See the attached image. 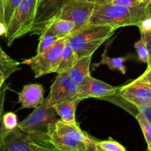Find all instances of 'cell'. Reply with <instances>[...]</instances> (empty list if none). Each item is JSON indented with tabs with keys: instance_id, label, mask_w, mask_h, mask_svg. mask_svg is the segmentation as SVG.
Returning <instances> with one entry per match:
<instances>
[{
	"instance_id": "obj_1",
	"label": "cell",
	"mask_w": 151,
	"mask_h": 151,
	"mask_svg": "<svg viewBox=\"0 0 151 151\" xmlns=\"http://www.w3.org/2000/svg\"><path fill=\"white\" fill-rule=\"evenodd\" d=\"M94 8L90 18L91 24L109 25L115 29L127 26L139 27L147 17L145 5L126 7L101 1H94Z\"/></svg>"
},
{
	"instance_id": "obj_2",
	"label": "cell",
	"mask_w": 151,
	"mask_h": 151,
	"mask_svg": "<svg viewBox=\"0 0 151 151\" xmlns=\"http://www.w3.org/2000/svg\"><path fill=\"white\" fill-rule=\"evenodd\" d=\"M116 29L109 25L88 24L72 32L66 40L78 58L93 55L96 50L114 34Z\"/></svg>"
},
{
	"instance_id": "obj_3",
	"label": "cell",
	"mask_w": 151,
	"mask_h": 151,
	"mask_svg": "<svg viewBox=\"0 0 151 151\" xmlns=\"http://www.w3.org/2000/svg\"><path fill=\"white\" fill-rule=\"evenodd\" d=\"M57 120L54 107L50 106L47 99L24 120L18 127L29 134L32 139L41 146L49 147L48 131L50 125Z\"/></svg>"
},
{
	"instance_id": "obj_4",
	"label": "cell",
	"mask_w": 151,
	"mask_h": 151,
	"mask_svg": "<svg viewBox=\"0 0 151 151\" xmlns=\"http://www.w3.org/2000/svg\"><path fill=\"white\" fill-rule=\"evenodd\" d=\"M38 0H22L7 25L5 39L8 47L14 41L29 33L35 19Z\"/></svg>"
},
{
	"instance_id": "obj_5",
	"label": "cell",
	"mask_w": 151,
	"mask_h": 151,
	"mask_svg": "<svg viewBox=\"0 0 151 151\" xmlns=\"http://www.w3.org/2000/svg\"><path fill=\"white\" fill-rule=\"evenodd\" d=\"M66 41V38L58 40L52 46L41 55L24 60L22 63L30 66L36 78L47 74L56 72Z\"/></svg>"
},
{
	"instance_id": "obj_6",
	"label": "cell",
	"mask_w": 151,
	"mask_h": 151,
	"mask_svg": "<svg viewBox=\"0 0 151 151\" xmlns=\"http://www.w3.org/2000/svg\"><path fill=\"white\" fill-rule=\"evenodd\" d=\"M94 4V1L69 0L63 5L57 17L73 22L75 30H77L89 24Z\"/></svg>"
},
{
	"instance_id": "obj_7",
	"label": "cell",
	"mask_w": 151,
	"mask_h": 151,
	"mask_svg": "<svg viewBox=\"0 0 151 151\" xmlns=\"http://www.w3.org/2000/svg\"><path fill=\"white\" fill-rule=\"evenodd\" d=\"M75 99H80L79 86L70 78L68 72L58 74L47 97L49 104L54 107L62 102Z\"/></svg>"
},
{
	"instance_id": "obj_8",
	"label": "cell",
	"mask_w": 151,
	"mask_h": 151,
	"mask_svg": "<svg viewBox=\"0 0 151 151\" xmlns=\"http://www.w3.org/2000/svg\"><path fill=\"white\" fill-rule=\"evenodd\" d=\"M69 0H40L29 33L41 35L50 22L58 16L62 7Z\"/></svg>"
},
{
	"instance_id": "obj_9",
	"label": "cell",
	"mask_w": 151,
	"mask_h": 151,
	"mask_svg": "<svg viewBox=\"0 0 151 151\" xmlns=\"http://www.w3.org/2000/svg\"><path fill=\"white\" fill-rule=\"evenodd\" d=\"M39 146L29 134L17 126L6 133L0 151H37Z\"/></svg>"
},
{
	"instance_id": "obj_10",
	"label": "cell",
	"mask_w": 151,
	"mask_h": 151,
	"mask_svg": "<svg viewBox=\"0 0 151 151\" xmlns=\"http://www.w3.org/2000/svg\"><path fill=\"white\" fill-rule=\"evenodd\" d=\"M119 89V87L114 86L90 75L79 86V97L81 100L88 98L104 100L117 94Z\"/></svg>"
},
{
	"instance_id": "obj_11",
	"label": "cell",
	"mask_w": 151,
	"mask_h": 151,
	"mask_svg": "<svg viewBox=\"0 0 151 151\" xmlns=\"http://www.w3.org/2000/svg\"><path fill=\"white\" fill-rule=\"evenodd\" d=\"M124 101L139 108L151 103V89L146 83L131 81L125 86L119 87L117 94Z\"/></svg>"
},
{
	"instance_id": "obj_12",
	"label": "cell",
	"mask_w": 151,
	"mask_h": 151,
	"mask_svg": "<svg viewBox=\"0 0 151 151\" xmlns=\"http://www.w3.org/2000/svg\"><path fill=\"white\" fill-rule=\"evenodd\" d=\"M55 122L51 124L49 128V147L58 151H86L87 143L81 142L58 134L55 130Z\"/></svg>"
},
{
	"instance_id": "obj_13",
	"label": "cell",
	"mask_w": 151,
	"mask_h": 151,
	"mask_svg": "<svg viewBox=\"0 0 151 151\" xmlns=\"http://www.w3.org/2000/svg\"><path fill=\"white\" fill-rule=\"evenodd\" d=\"M18 95V103L21 104V109H35L45 100L44 87L41 84L25 85Z\"/></svg>"
},
{
	"instance_id": "obj_14",
	"label": "cell",
	"mask_w": 151,
	"mask_h": 151,
	"mask_svg": "<svg viewBox=\"0 0 151 151\" xmlns=\"http://www.w3.org/2000/svg\"><path fill=\"white\" fill-rule=\"evenodd\" d=\"M55 130L60 135L66 136L72 139L83 143H88L91 138L88 134L81 130L78 124L72 125L66 123L60 119H57L55 122Z\"/></svg>"
},
{
	"instance_id": "obj_15",
	"label": "cell",
	"mask_w": 151,
	"mask_h": 151,
	"mask_svg": "<svg viewBox=\"0 0 151 151\" xmlns=\"http://www.w3.org/2000/svg\"><path fill=\"white\" fill-rule=\"evenodd\" d=\"M93 55L80 58L73 67L68 72L70 78L79 86L87 77L90 76V66Z\"/></svg>"
},
{
	"instance_id": "obj_16",
	"label": "cell",
	"mask_w": 151,
	"mask_h": 151,
	"mask_svg": "<svg viewBox=\"0 0 151 151\" xmlns=\"http://www.w3.org/2000/svg\"><path fill=\"white\" fill-rule=\"evenodd\" d=\"M81 101V99H75L63 101L54 106L56 114L58 115L60 119L69 124H78L75 118V113L78 105Z\"/></svg>"
},
{
	"instance_id": "obj_17",
	"label": "cell",
	"mask_w": 151,
	"mask_h": 151,
	"mask_svg": "<svg viewBox=\"0 0 151 151\" xmlns=\"http://www.w3.org/2000/svg\"><path fill=\"white\" fill-rule=\"evenodd\" d=\"M46 28L58 38H66L73 31H75V25L70 21L56 17L50 22Z\"/></svg>"
},
{
	"instance_id": "obj_18",
	"label": "cell",
	"mask_w": 151,
	"mask_h": 151,
	"mask_svg": "<svg viewBox=\"0 0 151 151\" xmlns=\"http://www.w3.org/2000/svg\"><path fill=\"white\" fill-rule=\"evenodd\" d=\"M78 59H79L78 56L66 40L64 48L62 52L60 63L55 73L62 74L64 72H68L77 63Z\"/></svg>"
},
{
	"instance_id": "obj_19",
	"label": "cell",
	"mask_w": 151,
	"mask_h": 151,
	"mask_svg": "<svg viewBox=\"0 0 151 151\" xmlns=\"http://www.w3.org/2000/svg\"><path fill=\"white\" fill-rule=\"evenodd\" d=\"M127 58L124 57H116L111 58L107 55L106 51L102 55L101 60L95 65V67H97L101 65H106L111 70H117L121 73L125 75L126 73V67L125 66V62Z\"/></svg>"
},
{
	"instance_id": "obj_20",
	"label": "cell",
	"mask_w": 151,
	"mask_h": 151,
	"mask_svg": "<svg viewBox=\"0 0 151 151\" xmlns=\"http://www.w3.org/2000/svg\"><path fill=\"white\" fill-rule=\"evenodd\" d=\"M19 64H20L19 62L13 60L8 55L6 54L5 52L1 49L0 46V69L3 71L6 78L14 73L16 71L19 70V68L18 66Z\"/></svg>"
},
{
	"instance_id": "obj_21",
	"label": "cell",
	"mask_w": 151,
	"mask_h": 151,
	"mask_svg": "<svg viewBox=\"0 0 151 151\" xmlns=\"http://www.w3.org/2000/svg\"><path fill=\"white\" fill-rule=\"evenodd\" d=\"M60 39L54 35L52 32H50L48 29L46 28L44 32L40 35L39 44L37 48V53L35 55H38L48 50L51 46H52L58 40Z\"/></svg>"
},
{
	"instance_id": "obj_22",
	"label": "cell",
	"mask_w": 151,
	"mask_h": 151,
	"mask_svg": "<svg viewBox=\"0 0 151 151\" xmlns=\"http://www.w3.org/2000/svg\"><path fill=\"white\" fill-rule=\"evenodd\" d=\"M135 117L141 127L142 131L147 144V148H151V123L140 112H138Z\"/></svg>"
},
{
	"instance_id": "obj_23",
	"label": "cell",
	"mask_w": 151,
	"mask_h": 151,
	"mask_svg": "<svg viewBox=\"0 0 151 151\" xmlns=\"http://www.w3.org/2000/svg\"><path fill=\"white\" fill-rule=\"evenodd\" d=\"M96 145L103 151H127L123 145L112 139L103 141H96Z\"/></svg>"
},
{
	"instance_id": "obj_24",
	"label": "cell",
	"mask_w": 151,
	"mask_h": 151,
	"mask_svg": "<svg viewBox=\"0 0 151 151\" xmlns=\"http://www.w3.org/2000/svg\"><path fill=\"white\" fill-rule=\"evenodd\" d=\"M8 89L7 86H2L1 89L0 90V145H1V142L3 141L4 135L7 132L4 130V126H3L2 122V117L4 115V101H5L6 94H7V91Z\"/></svg>"
},
{
	"instance_id": "obj_25",
	"label": "cell",
	"mask_w": 151,
	"mask_h": 151,
	"mask_svg": "<svg viewBox=\"0 0 151 151\" xmlns=\"http://www.w3.org/2000/svg\"><path fill=\"white\" fill-rule=\"evenodd\" d=\"M3 126L6 132L12 131L18 126V117L13 112H7L4 114L2 117Z\"/></svg>"
},
{
	"instance_id": "obj_26",
	"label": "cell",
	"mask_w": 151,
	"mask_h": 151,
	"mask_svg": "<svg viewBox=\"0 0 151 151\" xmlns=\"http://www.w3.org/2000/svg\"><path fill=\"white\" fill-rule=\"evenodd\" d=\"M22 0H6L5 6H4V24L7 27V24L10 22L13 13L20 4Z\"/></svg>"
},
{
	"instance_id": "obj_27",
	"label": "cell",
	"mask_w": 151,
	"mask_h": 151,
	"mask_svg": "<svg viewBox=\"0 0 151 151\" xmlns=\"http://www.w3.org/2000/svg\"><path fill=\"white\" fill-rule=\"evenodd\" d=\"M134 47L137 50L139 59L143 63H147V61H148V52H147V47H146L144 40L142 38H140L139 41L135 43Z\"/></svg>"
},
{
	"instance_id": "obj_28",
	"label": "cell",
	"mask_w": 151,
	"mask_h": 151,
	"mask_svg": "<svg viewBox=\"0 0 151 151\" xmlns=\"http://www.w3.org/2000/svg\"><path fill=\"white\" fill-rule=\"evenodd\" d=\"M96 1L126 7H137L142 4L139 0H96Z\"/></svg>"
},
{
	"instance_id": "obj_29",
	"label": "cell",
	"mask_w": 151,
	"mask_h": 151,
	"mask_svg": "<svg viewBox=\"0 0 151 151\" xmlns=\"http://www.w3.org/2000/svg\"><path fill=\"white\" fill-rule=\"evenodd\" d=\"M141 38L144 40L148 52V61H147V68H151V29L147 31L140 30Z\"/></svg>"
},
{
	"instance_id": "obj_30",
	"label": "cell",
	"mask_w": 151,
	"mask_h": 151,
	"mask_svg": "<svg viewBox=\"0 0 151 151\" xmlns=\"http://www.w3.org/2000/svg\"><path fill=\"white\" fill-rule=\"evenodd\" d=\"M137 109H138V111L142 114L145 116L146 119L151 123V103L142 105L137 108Z\"/></svg>"
},
{
	"instance_id": "obj_31",
	"label": "cell",
	"mask_w": 151,
	"mask_h": 151,
	"mask_svg": "<svg viewBox=\"0 0 151 151\" xmlns=\"http://www.w3.org/2000/svg\"><path fill=\"white\" fill-rule=\"evenodd\" d=\"M134 82L143 83H151V68L146 69L145 72L137 78L136 80L133 81Z\"/></svg>"
},
{
	"instance_id": "obj_32",
	"label": "cell",
	"mask_w": 151,
	"mask_h": 151,
	"mask_svg": "<svg viewBox=\"0 0 151 151\" xmlns=\"http://www.w3.org/2000/svg\"><path fill=\"white\" fill-rule=\"evenodd\" d=\"M86 151H99L96 145V140L93 139L92 138L90 139V140L87 143Z\"/></svg>"
},
{
	"instance_id": "obj_33",
	"label": "cell",
	"mask_w": 151,
	"mask_h": 151,
	"mask_svg": "<svg viewBox=\"0 0 151 151\" xmlns=\"http://www.w3.org/2000/svg\"><path fill=\"white\" fill-rule=\"evenodd\" d=\"M6 0H0V23L4 24V6H5Z\"/></svg>"
},
{
	"instance_id": "obj_34",
	"label": "cell",
	"mask_w": 151,
	"mask_h": 151,
	"mask_svg": "<svg viewBox=\"0 0 151 151\" xmlns=\"http://www.w3.org/2000/svg\"><path fill=\"white\" fill-rule=\"evenodd\" d=\"M6 79H7V78H6V76L5 75H4V73L3 72L2 70L0 69V90H1V88H2L3 85H4V81H5Z\"/></svg>"
},
{
	"instance_id": "obj_35",
	"label": "cell",
	"mask_w": 151,
	"mask_h": 151,
	"mask_svg": "<svg viewBox=\"0 0 151 151\" xmlns=\"http://www.w3.org/2000/svg\"><path fill=\"white\" fill-rule=\"evenodd\" d=\"M37 151H58V150H55V149L52 148V147H45V146L40 145Z\"/></svg>"
},
{
	"instance_id": "obj_36",
	"label": "cell",
	"mask_w": 151,
	"mask_h": 151,
	"mask_svg": "<svg viewBox=\"0 0 151 151\" xmlns=\"http://www.w3.org/2000/svg\"><path fill=\"white\" fill-rule=\"evenodd\" d=\"M6 30H7V27L5 24L2 23H0V35H5Z\"/></svg>"
},
{
	"instance_id": "obj_37",
	"label": "cell",
	"mask_w": 151,
	"mask_h": 151,
	"mask_svg": "<svg viewBox=\"0 0 151 151\" xmlns=\"http://www.w3.org/2000/svg\"><path fill=\"white\" fill-rule=\"evenodd\" d=\"M145 10H146V13H147V16L151 18V2L148 4V5L146 6Z\"/></svg>"
},
{
	"instance_id": "obj_38",
	"label": "cell",
	"mask_w": 151,
	"mask_h": 151,
	"mask_svg": "<svg viewBox=\"0 0 151 151\" xmlns=\"http://www.w3.org/2000/svg\"><path fill=\"white\" fill-rule=\"evenodd\" d=\"M139 1L142 4H145V7L147 5H148V4L151 2V0H139Z\"/></svg>"
},
{
	"instance_id": "obj_39",
	"label": "cell",
	"mask_w": 151,
	"mask_h": 151,
	"mask_svg": "<svg viewBox=\"0 0 151 151\" xmlns=\"http://www.w3.org/2000/svg\"><path fill=\"white\" fill-rule=\"evenodd\" d=\"M146 84H147V85L149 87H150V89H151V83H146Z\"/></svg>"
},
{
	"instance_id": "obj_40",
	"label": "cell",
	"mask_w": 151,
	"mask_h": 151,
	"mask_svg": "<svg viewBox=\"0 0 151 151\" xmlns=\"http://www.w3.org/2000/svg\"><path fill=\"white\" fill-rule=\"evenodd\" d=\"M83 1H95L96 0H83Z\"/></svg>"
},
{
	"instance_id": "obj_41",
	"label": "cell",
	"mask_w": 151,
	"mask_h": 151,
	"mask_svg": "<svg viewBox=\"0 0 151 151\" xmlns=\"http://www.w3.org/2000/svg\"><path fill=\"white\" fill-rule=\"evenodd\" d=\"M147 151H151V148H147Z\"/></svg>"
},
{
	"instance_id": "obj_42",
	"label": "cell",
	"mask_w": 151,
	"mask_h": 151,
	"mask_svg": "<svg viewBox=\"0 0 151 151\" xmlns=\"http://www.w3.org/2000/svg\"><path fill=\"white\" fill-rule=\"evenodd\" d=\"M97 149H98V150H99V151H103V150H100V149H99L98 147H97Z\"/></svg>"
},
{
	"instance_id": "obj_43",
	"label": "cell",
	"mask_w": 151,
	"mask_h": 151,
	"mask_svg": "<svg viewBox=\"0 0 151 151\" xmlns=\"http://www.w3.org/2000/svg\"><path fill=\"white\" fill-rule=\"evenodd\" d=\"M39 1H40V0H38V2H39Z\"/></svg>"
}]
</instances>
